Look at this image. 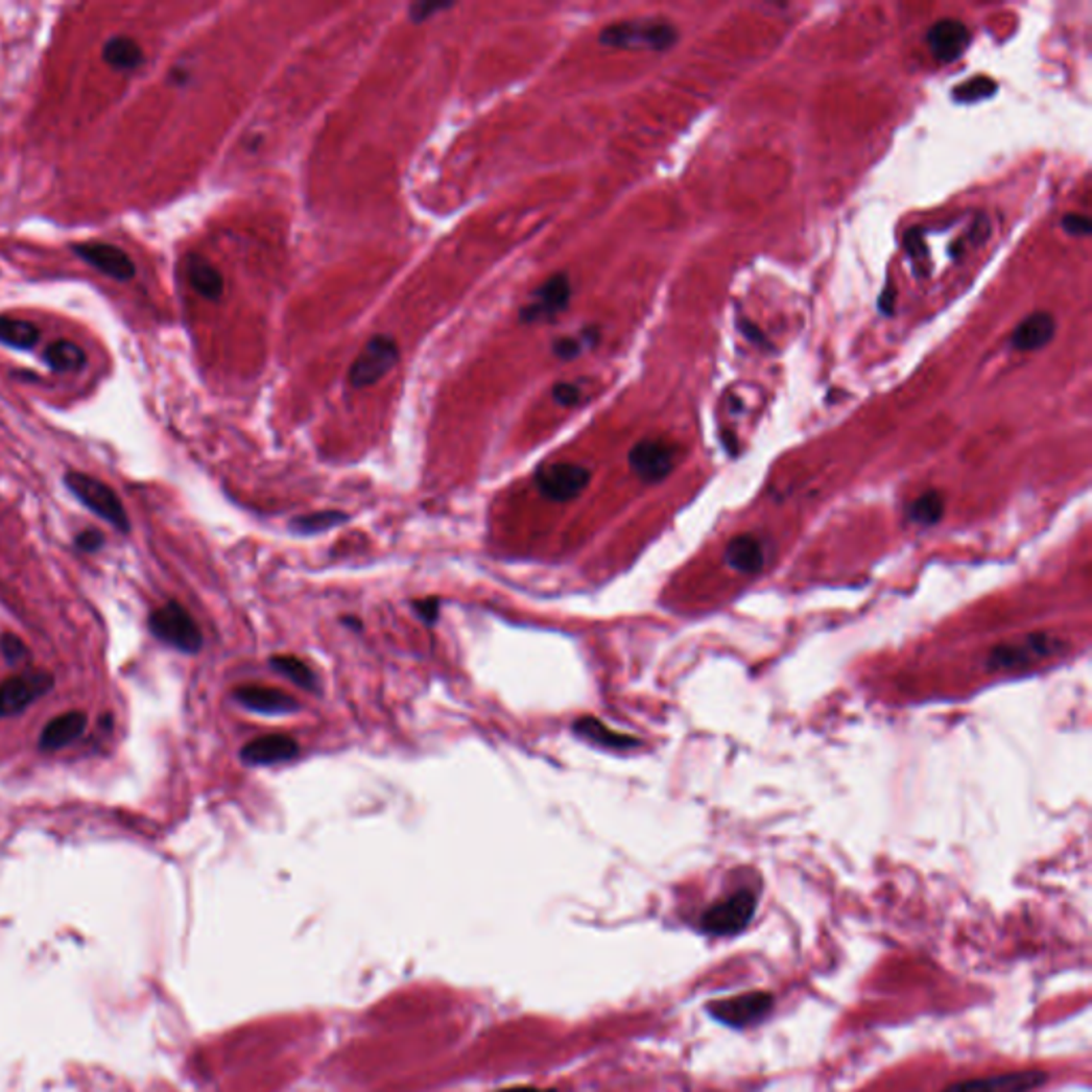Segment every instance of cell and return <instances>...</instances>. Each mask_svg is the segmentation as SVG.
<instances>
[{
	"mask_svg": "<svg viewBox=\"0 0 1092 1092\" xmlns=\"http://www.w3.org/2000/svg\"><path fill=\"white\" fill-rule=\"evenodd\" d=\"M41 341V329L22 318L0 316V343L14 351H34Z\"/></svg>",
	"mask_w": 1092,
	"mask_h": 1092,
	"instance_id": "cell-24",
	"label": "cell"
},
{
	"mask_svg": "<svg viewBox=\"0 0 1092 1092\" xmlns=\"http://www.w3.org/2000/svg\"><path fill=\"white\" fill-rule=\"evenodd\" d=\"M589 343V331H585L580 337H560L553 343V355L560 361H574Z\"/></svg>",
	"mask_w": 1092,
	"mask_h": 1092,
	"instance_id": "cell-29",
	"label": "cell"
},
{
	"mask_svg": "<svg viewBox=\"0 0 1092 1092\" xmlns=\"http://www.w3.org/2000/svg\"><path fill=\"white\" fill-rule=\"evenodd\" d=\"M1063 651L1061 638L1050 634H1028L1020 642L1001 644L988 658L990 670H1020L1035 662L1048 660Z\"/></svg>",
	"mask_w": 1092,
	"mask_h": 1092,
	"instance_id": "cell-5",
	"label": "cell"
},
{
	"mask_svg": "<svg viewBox=\"0 0 1092 1092\" xmlns=\"http://www.w3.org/2000/svg\"><path fill=\"white\" fill-rule=\"evenodd\" d=\"M679 449L664 440H640L627 455L632 472L647 484L662 482L676 466Z\"/></svg>",
	"mask_w": 1092,
	"mask_h": 1092,
	"instance_id": "cell-10",
	"label": "cell"
},
{
	"mask_svg": "<svg viewBox=\"0 0 1092 1092\" xmlns=\"http://www.w3.org/2000/svg\"><path fill=\"white\" fill-rule=\"evenodd\" d=\"M75 544H77L79 551L94 553V551H98L103 546V536H101V531H96V529H86V531L77 533Z\"/></svg>",
	"mask_w": 1092,
	"mask_h": 1092,
	"instance_id": "cell-34",
	"label": "cell"
},
{
	"mask_svg": "<svg viewBox=\"0 0 1092 1092\" xmlns=\"http://www.w3.org/2000/svg\"><path fill=\"white\" fill-rule=\"evenodd\" d=\"M572 728L580 738L591 740L595 744H602V747H611V750H632L640 744L636 738L619 734V732L611 730L609 726H604L600 719L589 717V715L576 719Z\"/></svg>",
	"mask_w": 1092,
	"mask_h": 1092,
	"instance_id": "cell-23",
	"label": "cell"
},
{
	"mask_svg": "<svg viewBox=\"0 0 1092 1092\" xmlns=\"http://www.w3.org/2000/svg\"><path fill=\"white\" fill-rule=\"evenodd\" d=\"M0 654L5 656L7 664H20L28 656V647L20 636L7 632L0 636Z\"/></svg>",
	"mask_w": 1092,
	"mask_h": 1092,
	"instance_id": "cell-30",
	"label": "cell"
},
{
	"mask_svg": "<svg viewBox=\"0 0 1092 1092\" xmlns=\"http://www.w3.org/2000/svg\"><path fill=\"white\" fill-rule=\"evenodd\" d=\"M41 359L54 374H77L88 363L86 351L71 339H56L47 343Z\"/></svg>",
	"mask_w": 1092,
	"mask_h": 1092,
	"instance_id": "cell-22",
	"label": "cell"
},
{
	"mask_svg": "<svg viewBox=\"0 0 1092 1092\" xmlns=\"http://www.w3.org/2000/svg\"><path fill=\"white\" fill-rule=\"evenodd\" d=\"M591 480V472L585 466L578 464H551L538 470L536 474V486L542 498L551 500L555 504H566L576 500L578 495L587 489Z\"/></svg>",
	"mask_w": 1092,
	"mask_h": 1092,
	"instance_id": "cell-7",
	"label": "cell"
},
{
	"mask_svg": "<svg viewBox=\"0 0 1092 1092\" xmlns=\"http://www.w3.org/2000/svg\"><path fill=\"white\" fill-rule=\"evenodd\" d=\"M446 9H451V3H417L410 7V20L414 24H423L425 20H429Z\"/></svg>",
	"mask_w": 1092,
	"mask_h": 1092,
	"instance_id": "cell-33",
	"label": "cell"
},
{
	"mask_svg": "<svg viewBox=\"0 0 1092 1092\" xmlns=\"http://www.w3.org/2000/svg\"><path fill=\"white\" fill-rule=\"evenodd\" d=\"M152 634L182 654H198L204 647V634L192 615L177 602H167L150 615Z\"/></svg>",
	"mask_w": 1092,
	"mask_h": 1092,
	"instance_id": "cell-3",
	"label": "cell"
},
{
	"mask_svg": "<svg viewBox=\"0 0 1092 1092\" xmlns=\"http://www.w3.org/2000/svg\"><path fill=\"white\" fill-rule=\"evenodd\" d=\"M233 696L241 707H245L247 711H255V713L290 715V713L300 711V703H296L292 696H288L286 691H280L274 687H263V685L237 687Z\"/></svg>",
	"mask_w": 1092,
	"mask_h": 1092,
	"instance_id": "cell-16",
	"label": "cell"
},
{
	"mask_svg": "<svg viewBox=\"0 0 1092 1092\" xmlns=\"http://www.w3.org/2000/svg\"><path fill=\"white\" fill-rule=\"evenodd\" d=\"M101 58L108 67L122 73H133L145 63L143 47L128 34H112L101 47Z\"/></svg>",
	"mask_w": 1092,
	"mask_h": 1092,
	"instance_id": "cell-21",
	"label": "cell"
},
{
	"mask_svg": "<svg viewBox=\"0 0 1092 1092\" xmlns=\"http://www.w3.org/2000/svg\"><path fill=\"white\" fill-rule=\"evenodd\" d=\"M54 676L47 670H24L0 683V717L26 711L34 701L52 691Z\"/></svg>",
	"mask_w": 1092,
	"mask_h": 1092,
	"instance_id": "cell-8",
	"label": "cell"
},
{
	"mask_svg": "<svg viewBox=\"0 0 1092 1092\" xmlns=\"http://www.w3.org/2000/svg\"><path fill=\"white\" fill-rule=\"evenodd\" d=\"M895 296H897L895 288H892V286H885V290H883V294H881V300H879V310H881L883 314H892V312H895Z\"/></svg>",
	"mask_w": 1092,
	"mask_h": 1092,
	"instance_id": "cell-36",
	"label": "cell"
},
{
	"mask_svg": "<svg viewBox=\"0 0 1092 1092\" xmlns=\"http://www.w3.org/2000/svg\"><path fill=\"white\" fill-rule=\"evenodd\" d=\"M773 1007V995L768 992H747L734 999L709 1003V1014L728 1026H747L762 1020Z\"/></svg>",
	"mask_w": 1092,
	"mask_h": 1092,
	"instance_id": "cell-12",
	"label": "cell"
},
{
	"mask_svg": "<svg viewBox=\"0 0 1092 1092\" xmlns=\"http://www.w3.org/2000/svg\"><path fill=\"white\" fill-rule=\"evenodd\" d=\"M400 363V343L395 337L378 333L367 339L363 351L357 355L349 370V382L353 388H367L378 384L388 372Z\"/></svg>",
	"mask_w": 1092,
	"mask_h": 1092,
	"instance_id": "cell-4",
	"label": "cell"
},
{
	"mask_svg": "<svg viewBox=\"0 0 1092 1092\" xmlns=\"http://www.w3.org/2000/svg\"><path fill=\"white\" fill-rule=\"evenodd\" d=\"M676 41V26L660 18L625 20L611 24L600 32V43L615 49H651V52H668Z\"/></svg>",
	"mask_w": 1092,
	"mask_h": 1092,
	"instance_id": "cell-1",
	"label": "cell"
},
{
	"mask_svg": "<svg viewBox=\"0 0 1092 1092\" xmlns=\"http://www.w3.org/2000/svg\"><path fill=\"white\" fill-rule=\"evenodd\" d=\"M63 480H65V486L90 513L101 517L103 521H108L110 525H114L120 531L130 529L126 508H124L122 500L118 498V493L108 482L98 480L90 474L77 472V470H69Z\"/></svg>",
	"mask_w": 1092,
	"mask_h": 1092,
	"instance_id": "cell-2",
	"label": "cell"
},
{
	"mask_svg": "<svg viewBox=\"0 0 1092 1092\" xmlns=\"http://www.w3.org/2000/svg\"><path fill=\"white\" fill-rule=\"evenodd\" d=\"M71 251L86 265L96 269L116 282H130L137 276V265L122 247L105 241H81L73 243Z\"/></svg>",
	"mask_w": 1092,
	"mask_h": 1092,
	"instance_id": "cell-11",
	"label": "cell"
},
{
	"mask_svg": "<svg viewBox=\"0 0 1092 1092\" xmlns=\"http://www.w3.org/2000/svg\"><path fill=\"white\" fill-rule=\"evenodd\" d=\"M498 1092H555V1090H540V1088H531V1086H519V1088H506V1090H498Z\"/></svg>",
	"mask_w": 1092,
	"mask_h": 1092,
	"instance_id": "cell-37",
	"label": "cell"
},
{
	"mask_svg": "<svg viewBox=\"0 0 1092 1092\" xmlns=\"http://www.w3.org/2000/svg\"><path fill=\"white\" fill-rule=\"evenodd\" d=\"M572 284L568 274H555L533 290L531 300L519 312V321L525 325L553 321L568 308Z\"/></svg>",
	"mask_w": 1092,
	"mask_h": 1092,
	"instance_id": "cell-9",
	"label": "cell"
},
{
	"mask_svg": "<svg viewBox=\"0 0 1092 1092\" xmlns=\"http://www.w3.org/2000/svg\"><path fill=\"white\" fill-rule=\"evenodd\" d=\"M758 899L752 889H738L728 899L709 907L701 920L705 932L717 936H730L747 926L756 913Z\"/></svg>",
	"mask_w": 1092,
	"mask_h": 1092,
	"instance_id": "cell-6",
	"label": "cell"
},
{
	"mask_svg": "<svg viewBox=\"0 0 1092 1092\" xmlns=\"http://www.w3.org/2000/svg\"><path fill=\"white\" fill-rule=\"evenodd\" d=\"M269 664H271V668H276L278 672L288 676L294 685L304 687L306 691H316V674L304 660L294 658V656H274Z\"/></svg>",
	"mask_w": 1092,
	"mask_h": 1092,
	"instance_id": "cell-26",
	"label": "cell"
},
{
	"mask_svg": "<svg viewBox=\"0 0 1092 1092\" xmlns=\"http://www.w3.org/2000/svg\"><path fill=\"white\" fill-rule=\"evenodd\" d=\"M946 513V500L939 491H926L909 506V519L918 525H936Z\"/></svg>",
	"mask_w": 1092,
	"mask_h": 1092,
	"instance_id": "cell-25",
	"label": "cell"
},
{
	"mask_svg": "<svg viewBox=\"0 0 1092 1092\" xmlns=\"http://www.w3.org/2000/svg\"><path fill=\"white\" fill-rule=\"evenodd\" d=\"M437 604H440V602H437L435 598H427V600H421V602L414 604V607H417V613L423 617V621H425L427 625H433V623H435V619H437V609H440Z\"/></svg>",
	"mask_w": 1092,
	"mask_h": 1092,
	"instance_id": "cell-35",
	"label": "cell"
},
{
	"mask_svg": "<svg viewBox=\"0 0 1092 1092\" xmlns=\"http://www.w3.org/2000/svg\"><path fill=\"white\" fill-rule=\"evenodd\" d=\"M343 521H349V517H346L343 513L323 511V513H312V515H306V517L292 519L290 529L296 531V533H302V536H310V533H318V531L331 529L335 525H341Z\"/></svg>",
	"mask_w": 1092,
	"mask_h": 1092,
	"instance_id": "cell-27",
	"label": "cell"
},
{
	"mask_svg": "<svg viewBox=\"0 0 1092 1092\" xmlns=\"http://www.w3.org/2000/svg\"><path fill=\"white\" fill-rule=\"evenodd\" d=\"M1048 1073L1044 1071H1014L990 1077L967 1079L948 1086L943 1092H1030L1046 1084Z\"/></svg>",
	"mask_w": 1092,
	"mask_h": 1092,
	"instance_id": "cell-14",
	"label": "cell"
},
{
	"mask_svg": "<svg viewBox=\"0 0 1092 1092\" xmlns=\"http://www.w3.org/2000/svg\"><path fill=\"white\" fill-rule=\"evenodd\" d=\"M186 278L196 294L208 302H218L224 294V278L214 263L201 255H190L186 259Z\"/></svg>",
	"mask_w": 1092,
	"mask_h": 1092,
	"instance_id": "cell-20",
	"label": "cell"
},
{
	"mask_svg": "<svg viewBox=\"0 0 1092 1092\" xmlns=\"http://www.w3.org/2000/svg\"><path fill=\"white\" fill-rule=\"evenodd\" d=\"M296 754H300V744L294 742V738L286 734H267L243 744L239 758L247 766H271L288 762Z\"/></svg>",
	"mask_w": 1092,
	"mask_h": 1092,
	"instance_id": "cell-15",
	"label": "cell"
},
{
	"mask_svg": "<svg viewBox=\"0 0 1092 1092\" xmlns=\"http://www.w3.org/2000/svg\"><path fill=\"white\" fill-rule=\"evenodd\" d=\"M1061 224H1063L1065 233L1071 235V237H1075V239H1077V237H1088V235L1092 233V222H1090V218L1084 216V214H1065L1063 220H1061Z\"/></svg>",
	"mask_w": 1092,
	"mask_h": 1092,
	"instance_id": "cell-31",
	"label": "cell"
},
{
	"mask_svg": "<svg viewBox=\"0 0 1092 1092\" xmlns=\"http://www.w3.org/2000/svg\"><path fill=\"white\" fill-rule=\"evenodd\" d=\"M553 400L562 408H574L580 402V388L572 382H557L553 386Z\"/></svg>",
	"mask_w": 1092,
	"mask_h": 1092,
	"instance_id": "cell-32",
	"label": "cell"
},
{
	"mask_svg": "<svg viewBox=\"0 0 1092 1092\" xmlns=\"http://www.w3.org/2000/svg\"><path fill=\"white\" fill-rule=\"evenodd\" d=\"M726 562L738 574H758L766 564L762 542L752 533L732 538L726 546Z\"/></svg>",
	"mask_w": 1092,
	"mask_h": 1092,
	"instance_id": "cell-19",
	"label": "cell"
},
{
	"mask_svg": "<svg viewBox=\"0 0 1092 1092\" xmlns=\"http://www.w3.org/2000/svg\"><path fill=\"white\" fill-rule=\"evenodd\" d=\"M88 726V717L81 711H69L58 715L56 719L49 721L41 736H39V750L41 752H61L75 742Z\"/></svg>",
	"mask_w": 1092,
	"mask_h": 1092,
	"instance_id": "cell-18",
	"label": "cell"
},
{
	"mask_svg": "<svg viewBox=\"0 0 1092 1092\" xmlns=\"http://www.w3.org/2000/svg\"><path fill=\"white\" fill-rule=\"evenodd\" d=\"M926 41L932 56L943 65H950L965 56L971 45V30L960 20H939L928 28Z\"/></svg>",
	"mask_w": 1092,
	"mask_h": 1092,
	"instance_id": "cell-13",
	"label": "cell"
},
{
	"mask_svg": "<svg viewBox=\"0 0 1092 1092\" xmlns=\"http://www.w3.org/2000/svg\"><path fill=\"white\" fill-rule=\"evenodd\" d=\"M1057 321L1050 312H1032L1012 333V346L1016 351L1032 353L1041 351L1054 339Z\"/></svg>",
	"mask_w": 1092,
	"mask_h": 1092,
	"instance_id": "cell-17",
	"label": "cell"
},
{
	"mask_svg": "<svg viewBox=\"0 0 1092 1092\" xmlns=\"http://www.w3.org/2000/svg\"><path fill=\"white\" fill-rule=\"evenodd\" d=\"M999 90L997 81L990 79L986 75H979V77H973L965 84H960L954 92H952V98L963 105H969V103H979V101H986V98L995 96Z\"/></svg>",
	"mask_w": 1092,
	"mask_h": 1092,
	"instance_id": "cell-28",
	"label": "cell"
}]
</instances>
